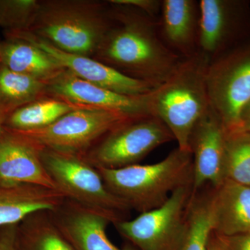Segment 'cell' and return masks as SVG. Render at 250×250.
I'll return each instance as SVG.
<instances>
[{"instance_id":"5b68a950","label":"cell","mask_w":250,"mask_h":250,"mask_svg":"<svg viewBox=\"0 0 250 250\" xmlns=\"http://www.w3.org/2000/svg\"><path fill=\"white\" fill-rule=\"evenodd\" d=\"M42 165L65 198L104 213L113 225L127 220L131 208L105 185L96 167L82 155L41 147Z\"/></svg>"},{"instance_id":"8992f818","label":"cell","mask_w":250,"mask_h":250,"mask_svg":"<svg viewBox=\"0 0 250 250\" xmlns=\"http://www.w3.org/2000/svg\"><path fill=\"white\" fill-rule=\"evenodd\" d=\"M207 84L210 107L226 129H241L242 113L250 103V36L210 61Z\"/></svg>"},{"instance_id":"ac0fdd59","label":"cell","mask_w":250,"mask_h":250,"mask_svg":"<svg viewBox=\"0 0 250 250\" xmlns=\"http://www.w3.org/2000/svg\"><path fill=\"white\" fill-rule=\"evenodd\" d=\"M214 233L229 237L250 233V187L225 179L213 188Z\"/></svg>"},{"instance_id":"484cf974","label":"cell","mask_w":250,"mask_h":250,"mask_svg":"<svg viewBox=\"0 0 250 250\" xmlns=\"http://www.w3.org/2000/svg\"><path fill=\"white\" fill-rule=\"evenodd\" d=\"M112 4L125 5L141 10L150 16L159 18L162 5V0H109Z\"/></svg>"},{"instance_id":"4316f807","label":"cell","mask_w":250,"mask_h":250,"mask_svg":"<svg viewBox=\"0 0 250 250\" xmlns=\"http://www.w3.org/2000/svg\"><path fill=\"white\" fill-rule=\"evenodd\" d=\"M18 230V224L0 228V250H17Z\"/></svg>"},{"instance_id":"52a82bcc","label":"cell","mask_w":250,"mask_h":250,"mask_svg":"<svg viewBox=\"0 0 250 250\" xmlns=\"http://www.w3.org/2000/svg\"><path fill=\"white\" fill-rule=\"evenodd\" d=\"M172 141V133L160 119L144 115L118 125L82 156L96 168H123L136 165L156 148Z\"/></svg>"},{"instance_id":"5bb4252c","label":"cell","mask_w":250,"mask_h":250,"mask_svg":"<svg viewBox=\"0 0 250 250\" xmlns=\"http://www.w3.org/2000/svg\"><path fill=\"white\" fill-rule=\"evenodd\" d=\"M50 213L74 250H134L130 248L121 249L111 243L106 228L113 221L102 212L65 198Z\"/></svg>"},{"instance_id":"277c9868","label":"cell","mask_w":250,"mask_h":250,"mask_svg":"<svg viewBox=\"0 0 250 250\" xmlns=\"http://www.w3.org/2000/svg\"><path fill=\"white\" fill-rule=\"evenodd\" d=\"M97 169L112 193L142 213L164 205L179 188L192 184V154L177 147L155 164Z\"/></svg>"},{"instance_id":"7402d4cb","label":"cell","mask_w":250,"mask_h":250,"mask_svg":"<svg viewBox=\"0 0 250 250\" xmlns=\"http://www.w3.org/2000/svg\"><path fill=\"white\" fill-rule=\"evenodd\" d=\"M81 107L52 97H45L24 105L10 113L4 123L6 129L28 131L52 125L59 118Z\"/></svg>"},{"instance_id":"f1b7e54d","label":"cell","mask_w":250,"mask_h":250,"mask_svg":"<svg viewBox=\"0 0 250 250\" xmlns=\"http://www.w3.org/2000/svg\"><path fill=\"white\" fill-rule=\"evenodd\" d=\"M241 129L250 134V103L245 108L241 118Z\"/></svg>"},{"instance_id":"f546056e","label":"cell","mask_w":250,"mask_h":250,"mask_svg":"<svg viewBox=\"0 0 250 250\" xmlns=\"http://www.w3.org/2000/svg\"><path fill=\"white\" fill-rule=\"evenodd\" d=\"M215 236H216V240H213V241L212 240L211 241V238H210L208 250H225L223 244H222L221 241H220V239H219L218 237L215 235Z\"/></svg>"},{"instance_id":"83f0119b","label":"cell","mask_w":250,"mask_h":250,"mask_svg":"<svg viewBox=\"0 0 250 250\" xmlns=\"http://www.w3.org/2000/svg\"><path fill=\"white\" fill-rule=\"evenodd\" d=\"M225 250H250V233L237 236H218Z\"/></svg>"},{"instance_id":"3957f363","label":"cell","mask_w":250,"mask_h":250,"mask_svg":"<svg viewBox=\"0 0 250 250\" xmlns=\"http://www.w3.org/2000/svg\"><path fill=\"white\" fill-rule=\"evenodd\" d=\"M208 62L200 52L183 59L165 82L148 93L149 113L166 125L182 150L190 151L192 131L210 107Z\"/></svg>"},{"instance_id":"ba28073f","label":"cell","mask_w":250,"mask_h":250,"mask_svg":"<svg viewBox=\"0 0 250 250\" xmlns=\"http://www.w3.org/2000/svg\"><path fill=\"white\" fill-rule=\"evenodd\" d=\"M134 117L111 110L81 108L45 127L16 132L41 147L83 155L112 129Z\"/></svg>"},{"instance_id":"d6986e66","label":"cell","mask_w":250,"mask_h":250,"mask_svg":"<svg viewBox=\"0 0 250 250\" xmlns=\"http://www.w3.org/2000/svg\"><path fill=\"white\" fill-rule=\"evenodd\" d=\"M0 64L15 72L45 82L64 70L34 42L17 36L6 35V39L0 42Z\"/></svg>"},{"instance_id":"603a6c76","label":"cell","mask_w":250,"mask_h":250,"mask_svg":"<svg viewBox=\"0 0 250 250\" xmlns=\"http://www.w3.org/2000/svg\"><path fill=\"white\" fill-rule=\"evenodd\" d=\"M47 97V82L15 72L0 64V109L17 108Z\"/></svg>"},{"instance_id":"ffe728a7","label":"cell","mask_w":250,"mask_h":250,"mask_svg":"<svg viewBox=\"0 0 250 250\" xmlns=\"http://www.w3.org/2000/svg\"><path fill=\"white\" fill-rule=\"evenodd\" d=\"M214 228L213 188L192 192L177 250H208Z\"/></svg>"},{"instance_id":"cb8c5ba5","label":"cell","mask_w":250,"mask_h":250,"mask_svg":"<svg viewBox=\"0 0 250 250\" xmlns=\"http://www.w3.org/2000/svg\"><path fill=\"white\" fill-rule=\"evenodd\" d=\"M224 177L250 187V134L243 129H226Z\"/></svg>"},{"instance_id":"30bf717a","label":"cell","mask_w":250,"mask_h":250,"mask_svg":"<svg viewBox=\"0 0 250 250\" xmlns=\"http://www.w3.org/2000/svg\"><path fill=\"white\" fill-rule=\"evenodd\" d=\"M199 52L208 61L250 36V8L247 1L200 0Z\"/></svg>"},{"instance_id":"4dcf8cb0","label":"cell","mask_w":250,"mask_h":250,"mask_svg":"<svg viewBox=\"0 0 250 250\" xmlns=\"http://www.w3.org/2000/svg\"><path fill=\"white\" fill-rule=\"evenodd\" d=\"M9 115V113L0 109V136L4 129L5 121Z\"/></svg>"},{"instance_id":"7c38bea8","label":"cell","mask_w":250,"mask_h":250,"mask_svg":"<svg viewBox=\"0 0 250 250\" xmlns=\"http://www.w3.org/2000/svg\"><path fill=\"white\" fill-rule=\"evenodd\" d=\"M226 128L211 107L195 125L190 141L192 154V192L208 185L213 188L225 181Z\"/></svg>"},{"instance_id":"2e32d148","label":"cell","mask_w":250,"mask_h":250,"mask_svg":"<svg viewBox=\"0 0 250 250\" xmlns=\"http://www.w3.org/2000/svg\"><path fill=\"white\" fill-rule=\"evenodd\" d=\"M157 23L163 42L179 58L189 59L198 53L200 1L162 0Z\"/></svg>"},{"instance_id":"9a60e30c","label":"cell","mask_w":250,"mask_h":250,"mask_svg":"<svg viewBox=\"0 0 250 250\" xmlns=\"http://www.w3.org/2000/svg\"><path fill=\"white\" fill-rule=\"evenodd\" d=\"M40 149L30 139L4 127L0 136V182L57 190L42 165Z\"/></svg>"},{"instance_id":"7a4b0ae2","label":"cell","mask_w":250,"mask_h":250,"mask_svg":"<svg viewBox=\"0 0 250 250\" xmlns=\"http://www.w3.org/2000/svg\"><path fill=\"white\" fill-rule=\"evenodd\" d=\"M111 22L108 1L40 0L27 32L67 53L93 58Z\"/></svg>"},{"instance_id":"d4e9b609","label":"cell","mask_w":250,"mask_h":250,"mask_svg":"<svg viewBox=\"0 0 250 250\" xmlns=\"http://www.w3.org/2000/svg\"><path fill=\"white\" fill-rule=\"evenodd\" d=\"M39 6L40 0H0V28L5 33L29 31Z\"/></svg>"},{"instance_id":"e0dca14e","label":"cell","mask_w":250,"mask_h":250,"mask_svg":"<svg viewBox=\"0 0 250 250\" xmlns=\"http://www.w3.org/2000/svg\"><path fill=\"white\" fill-rule=\"evenodd\" d=\"M65 199L54 189L0 182V228L17 225L34 212L56 209Z\"/></svg>"},{"instance_id":"4fadbf2b","label":"cell","mask_w":250,"mask_h":250,"mask_svg":"<svg viewBox=\"0 0 250 250\" xmlns=\"http://www.w3.org/2000/svg\"><path fill=\"white\" fill-rule=\"evenodd\" d=\"M7 34L29 39L45 51L65 70L72 72L82 80L105 89L123 95L139 96L149 93L156 88L147 82L126 76L96 59L60 50L30 33H9L6 35Z\"/></svg>"},{"instance_id":"44dd1931","label":"cell","mask_w":250,"mask_h":250,"mask_svg":"<svg viewBox=\"0 0 250 250\" xmlns=\"http://www.w3.org/2000/svg\"><path fill=\"white\" fill-rule=\"evenodd\" d=\"M17 250H74L50 210L34 212L18 224Z\"/></svg>"},{"instance_id":"8fae6325","label":"cell","mask_w":250,"mask_h":250,"mask_svg":"<svg viewBox=\"0 0 250 250\" xmlns=\"http://www.w3.org/2000/svg\"><path fill=\"white\" fill-rule=\"evenodd\" d=\"M47 96L81 107L119 111L130 116L151 115L148 93L139 96L117 93L92 84L65 69L47 81Z\"/></svg>"},{"instance_id":"6da1fadb","label":"cell","mask_w":250,"mask_h":250,"mask_svg":"<svg viewBox=\"0 0 250 250\" xmlns=\"http://www.w3.org/2000/svg\"><path fill=\"white\" fill-rule=\"evenodd\" d=\"M108 2L111 25L93 59L154 87L161 84L183 59L163 42L158 18L131 6Z\"/></svg>"},{"instance_id":"9c48e42d","label":"cell","mask_w":250,"mask_h":250,"mask_svg":"<svg viewBox=\"0 0 250 250\" xmlns=\"http://www.w3.org/2000/svg\"><path fill=\"white\" fill-rule=\"evenodd\" d=\"M192 193V184L179 188L161 207L113 225L140 250H177Z\"/></svg>"}]
</instances>
